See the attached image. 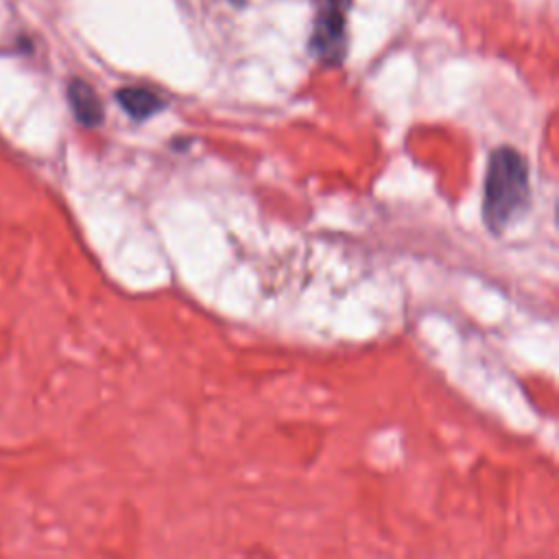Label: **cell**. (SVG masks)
Wrapping results in <instances>:
<instances>
[{
    "instance_id": "obj_4",
    "label": "cell",
    "mask_w": 559,
    "mask_h": 559,
    "mask_svg": "<svg viewBox=\"0 0 559 559\" xmlns=\"http://www.w3.org/2000/svg\"><path fill=\"white\" fill-rule=\"evenodd\" d=\"M116 100L135 120H144L164 107L162 98L146 87H122L116 92Z\"/></svg>"
},
{
    "instance_id": "obj_2",
    "label": "cell",
    "mask_w": 559,
    "mask_h": 559,
    "mask_svg": "<svg viewBox=\"0 0 559 559\" xmlns=\"http://www.w3.org/2000/svg\"><path fill=\"white\" fill-rule=\"evenodd\" d=\"M349 0H325L317 13L310 48L323 63H338L345 55V20Z\"/></svg>"
},
{
    "instance_id": "obj_1",
    "label": "cell",
    "mask_w": 559,
    "mask_h": 559,
    "mask_svg": "<svg viewBox=\"0 0 559 559\" xmlns=\"http://www.w3.org/2000/svg\"><path fill=\"white\" fill-rule=\"evenodd\" d=\"M528 205V164L513 146H500L489 155L483 216L491 231L504 229Z\"/></svg>"
},
{
    "instance_id": "obj_3",
    "label": "cell",
    "mask_w": 559,
    "mask_h": 559,
    "mask_svg": "<svg viewBox=\"0 0 559 559\" xmlns=\"http://www.w3.org/2000/svg\"><path fill=\"white\" fill-rule=\"evenodd\" d=\"M68 100L76 120L85 127H96L103 120V105L98 94L83 79H72L68 83Z\"/></svg>"
}]
</instances>
